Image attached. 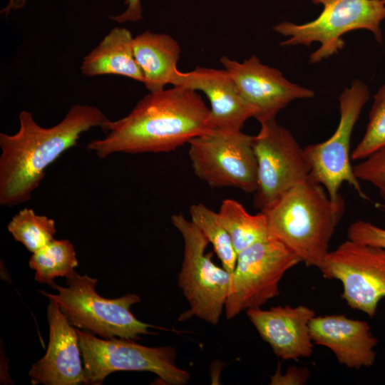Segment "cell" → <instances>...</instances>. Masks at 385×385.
<instances>
[{
  "instance_id": "cell-1",
  "label": "cell",
  "mask_w": 385,
  "mask_h": 385,
  "mask_svg": "<svg viewBox=\"0 0 385 385\" xmlns=\"http://www.w3.org/2000/svg\"><path fill=\"white\" fill-rule=\"evenodd\" d=\"M212 130L210 110L196 91L173 86L149 92L125 117L110 120L106 135L88 150L101 158L115 153H167Z\"/></svg>"
},
{
  "instance_id": "cell-2",
  "label": "cell",
  "mask_w": 385,
  "mask_h": 385,
  "mask_svg": "<svg viewBox=\"0 0 385 385\" xmlns=\"http://www.w3.org/2000/svg\"><path fill=\"white\" fill-rule=\"evenodd\" d=\"M19 128L0 133V205L12 207L29 200L46 168L76 146L81 135L94 127L103 130L111 120L98 108L75 104L51 128L40 126L31 113L19 115Z\"/></svg>"
},
{
  "instance_id": "cell-3",
  "label": "cell",
  "mask_w": 385,
  "mask_h": 385,
  "mask_svg": "<svg viewBox=\"0 0 385 385\" xmlns=\"http://www.w3.org/2000/svg\"><path fill=\"white\" fill-rule=\"evenodd\" d=\"M344 201L331 200L324 188L307 180L265 209L271 235L307 266L321 269L344 211Z\"/></svg>"
},
{
  "instance_id": "cell-4",
  "label": "cell",
  "mask_w": 385,
  "mask_h": 385,
  "mask_svg": "<svg viewBox=\"0 0 385 385\" xmlns=\"http://www.w3.org/2000/svg\"><path fill=\"white\" fill-rule=\"evenodd\" d=\"M312 1L322 6V12L315 19L302 24L282 21L273 27L275 32L287 37L280 46H309L312 43H319V47L309 55L310 63H319L337 54L345 45L343 36L354 30H367L378 43H382L381 25L385 19V0Z\"/></svg>"
},
{
  "instance_id": "cell-5",
  "label": "cell",
  "mask_w": 385,
  "mask_h": 385,
  "mask_svg": "<svg viewBox=\"0 0 385 385\" xmlns=\"http://www.w3.org/2000/svg\"><path fill=\"white\" fill-rule=\"evenodd\" d=\"M97 282V279L75 271L67 278L68 287L54 282L50 284L58 294L39 292L57 302L71 324L103 339H140V335L152 333L149 328H158L140 321L131 312V306L140 302L139 296L127 294L115 299L104 298L96 291Z\"/></svg>"
},
{
  "instance_id": "cell-6",
  "label": "cell",
  "mask_w": 385,
  "mask_h": 385,
  "mask_svg": "<svg viewBox=\"0 0 385 385\" xmlns=\"http://www.w3.org/2000/svg\"><path fill=\"white\" fill-rule=\"evenodd\" d=\"M171 222L183 239L184 255L178 285L190 306L180 314L178 320L196 317L216 325L225 309L231 274L212 261L211 254L205 253L209 242L190 220L178 213L171 216Z\"/></svg>"
},
{
  "instance_id": "cell-7",
  "label": "cell",
  "mask_w": 385,
  "mask_h": 385,
  "mask_svg": "<svg viewBox=\"0 0 385 385\" xmlns=\"http://www.w3.org/2000/svg\"><path fill=\"white\" fill-rule=\"evenodd\" d=\"M83 358L85 384H101L110 374L118 371H150L166 384L183 385L189 373L175 363L172 346L148 347L133 339L97 338L76 329Z\"/></svg>"
},
{
  "instance_id": "cell-8",
  "label": "cell",
  "mask_w": 385,
  "mask_h": 385,
  "mask_svg": "<svg viewBox=\"0 0 385 385\" xmlns=\"http://www.w3.org/2000/svg\"><path fill=\"white\" fill-rule=\"evenodd\" d=\"M369 89L360 79L354 80L339 97V121L327 140L306 146V158L310 167L309 180L322 185L331 200L343 199L339 191L343 183L350 185L365 200L351 163L350 141L355 124L369 98Z\"/></svg>"
},
{
  "instance_id": "cell-9",
  "label": "cell",
  "mask_w": 385,
  "mask_h": 385,
  "mask_svg": "<svg viewBox=\"0 0 385 385\" xmlns=\"http://www.w3.org/2000/svg\"><path fill=\"white\" fill-rule=\"evenodd\" d=\"M299 262L300 259L274 237L239 252L225 305L227 319L244 310L260 308L277 297L281 279Z\"/></svg>"
},
{
  "instance_id": "cell-10",
  "label": "cell",
  "mask_w": 385,
  "mask_h": 385,
  "mask_svg": "<svg viewBox=\"0 0 385 385\" xmlns=\"http://www.w3.org/2000/svg\"><path fill=\"white\" fill-rule=\"evenodd\" d=\"M252 138L242 130L212 129L192 139L188 154L194 173L212 188L255 192L257 164Z\"/></svg>"
},
{
  "instance_id": "cell-11",
  "label": "cell",
  "mask_w": 385,
  "mask_h": 385,
  "mask_svg": "<svg viewBox=\"0 0 385 385\" xmlns=\"http://www.w3.org/2000/svg\"><path fill=\"white\" fill-rule=\"evenodd\" d=\"M252 146L257 164L254 206L260 211L295 185L309 179L304 149L292 133L270 119L260 123Z\"/></svg>"
},
{
  "instance_id": "cell-12",
  "label": "cell",
  "mask_w": 385,
  "mask_h": 385,
  "mask_svg": "<svg viewBox=\"0 0 385 385\" xmlns=\"http://www.w3.org/2000/svg\"><path fill=\"white\" fill-rule=\"evenodd\" d=\"M324 277L343 286L342 298L370 317L385 297V250L347 239L329 251L319 270Z\"/></svg>"
},
{
  "instance_id": "cell-13",
  "label": "cell",
  "mask_w": 385,
  "mask_h": 385,
  "mask_svg": "<svg viewBox=\"0 0 385 385\" xmlns=\"http://www.w3.org/2000/svg\"><path fill=\"white\" fill-rule=\"evenodd\" d=\"M243 98L253 106L260 122L275 118L292 101L310 98L314 92L287 80L277 68L261 63L255 55L243 62L224 56L220 60Z\"/></svg>"
},
{
  "instance_id": "cell-14",
  "label": "cell",
  "mask_w": 385,
  "mask_h": 385,
  "mask_svg": "<svg viewBox=\"0 0 385 385\" xmlns=\"http://www.w3.org/2000/svg\"><path fill=\"white\" fill-rule=\"evenodd\" d=\"M47 318L49 341L45 355L31 366L29 375L34 385L85 384L81 348L76 329L57 302L49 299Z\"/></svg>"
},
{
  "instance_id": "cell-15",
  "label": "cell",
  "mask_w": 385,
  "mask_h": 385,
  "mask_svg": "<svg viewBox=\"0 0 385 385\" xmlns=\"http://www.w3.org/2000/svg\"><path fill=\"white\" fill-rule=\"evenodd\" d=\"M170 84L206 95L210 103L212 129L241 130L249 118L256 116V109L243 98L226 69L200 66L188 72L178 69Z\"/></svg>"
},
{
  "instance_id": "cell-16",
  "label": "cell",
  "mask_w": 385,
  "mask_h": 385,
  "mask_svg": "<svg viewBox=\"0 0 385 385\" xmlns=\"http://www.w3.org/2000/svg\"><path fill=\"white\" fill-rule=\"evenodd\" d=\"M246 314L260 337L279 358L298 360L312 355L314 342L309 324L316 314L311 308L277 306L269 309H249Z\"/></svg>"
},
{
  "instance_id": "cell-17",
  "label": "cell",
  "mask_w": 385,
  "mask_h": 385,
  "mask_svg": "<svg viewBox=\"0 0 385 385\" xmlns=\"http://www.w3.org/2000/svg\"><path fill=\"white\" fill-rule=\"evenodd\" d=\"M309 327L314 344L329 349L341 364L359 369L375 362L378 339L366 322L344 314L315 316Z\"/></svg>"
},
{
  "instance_id": "cell-18",
  "label": "cell",
  "mask_w": 385,
  "mask_h": 385,
  "mask_svg": "<svg viewBox=\"0 0 385 385\" xmlns=\"http://www.w3.org/2000/svg\"><path fill=\"white\" fill-rule=\"evenodd\" d=\"M131 32L123 27H114L83 58L82 74L88 77L118 75L140 83L144 76L134 55Z\"/></svg>"
},
{
  "instance_id": "cell-19",
  "label": "cell",
  "mask_w": 385,
  "mask_h": 385,
  "mask_svg": "<svg viewBox=\"0 0 385 385\" xmlns=\"http://www.w3.org/2000/svg\"><path fill=\"white\" fill-rule=\"evenodd\" d=\"M133 50L149 92L163 90L171 83L180 54V46L173 38L145 31L134 37Z\"/></svg>"
},
{
  "instance_id": "cell-20",
  "label": "cell",
  "mask_w": 385,
  "mask_h": 385,
  "mask_svg": "<svg viewBox=\"0 0 385 385\" xmlns=\"http://www.w3.org/2000/svg\"><path fill=\"white\" fill-rule=\"evenodd\" d=\"M217 212L220 221L229 233L237 254L272 237L267 217L262 211L251 215L238 201L225 199Z\"/></svg>"
},
{
  "instance_id": "cell-21",
  "label": "cell",
  "mask_w": 385,
  "mask_h": 385,
  "mask_svg": "<svg viewBox=\"0 0 385 385\" xmlns=\"http://www.w3.org/2000/svg\"><path fill=\"white\" fill-rule=\"evenodd\" d=\"M29 264L36 271L37 282L51 284L57 277H69L78 262L69 240L54 239L32 253Z\"/></svg>"
},
{
  "instance_id": "cell-22",
  "label": "cell",
  "mask_w": 385,
  "mask_h": 385,
  "mask_svg": "<svg viewBox=\"0 0 385 385\" xmlns=\"http://www.w3.org/2000/svg\"><path fill=\"white\" fill-rule=\"evenodd\" d=\"M189 213L190 221L212 245L222 267L232 275L235 268L237 253L229 233L220 221L218 212L202 203H198L190 207Z\"/></svg>"
},
{
  "instance_id": "cell-23",
  "label": "cell",
  "mask_w": 385,
  "mask_h": 385,
  "mask_svg": "<svg viewBox=\"0 0 385 385\" xmlns=\"http://www.w3.org/2000/svg\"><path fill=\"white\" fill-rule=\"evenodd\" d=\"M7 229L14 238L34 253L53 240L56 222L46 215H39L34 210L25 207L16 214Z\"/></svg>"
},
{
  "instance_id": "cell-24",
  "label": "cell",
  "mask_w": 385,
  "mask_h": 385,
  "mask_svg": "<svg viewBox=\"0 0 385 385\" xmlns=\"http://www.w3.org/2000/svg\"><path fill=\"white\" fill-rule=\"evenodd\" d=\"M385 145V84L374 96L366 131L351 153L353 160H361Z\"/></svg>"
},
{
  "instance_id": "cell-25",
  "label": "cell",
  "mask_w": 385,
  "mask_h": 385,
  "mask_svg": "<svg viewBox=\"0 0 385 385\" xmlns=\"http://www.w3.org/2000/svg\"><path fill=\"white\" fill-rule=\"evenodd\" d=\"M359 180L375 186L385 202V145L353 166Z\"/></svg>"
},
{
  "instance_id": "cell-26",
  "label": "cell",
  "mask_w": 385,
  "mask_h": 385,
  "mask_svg": "<svg viewBox=\"0 0 385 385\" xmlns=\"http://www.w3.org/2000/svg\"><path fill=\"white\" fill-rule=\"evenodd\" d=\"M347 238L385 250V229L370 222L359 220L352 222L347 229Z\"/></svg>"
},
{
  "instance_id": "cell-27",
  "label": "cell",
  "mask_w": 385,
  "mask_h": 385,
  "mask_svg": "<svg viewBox=\"0 0 385 385\" xmlns=\"http://www.w3.org/2000/svg\"><path fill=\"white\" fill-rule=\"evenodd\" d=\"M309 378V371L305 368L290 366L286 374L282 376L278 369L271 378L270 384H304Z\"/></svg>"
},
{
  "instance_id": "cell-28",
  "label": "cell",
  "mask_w": 385,
  "mask_h": 385,
  "mask_svg": "<svg viewBox=\"0 0 385 385\" xmlns=\"http://www.w3.org/2000/svg\"><path fill=\"white\" fill-rule=\"evenodd\" d=\"M126 9L121 14L109 16V18L118 24L136 22L143 19V9L140 0H125Z\"/></svg>"
},
{
  "instance_id": "cell-29",
  "label": "cell",
  "mask_w": 385,
  "mask_h": 385,
  "mask_svg": "<svg viewBox=\"0 0 385 385\" xmlns=\"http://www.w3.org/2000/svg\"><path fill=\"white\" fill-rule=\"evenodd\" d=\"M26 2V0H9L7 5L1 9V14L8 16L11 11L23 8Z\"/></svg>"
}]
</instances>
